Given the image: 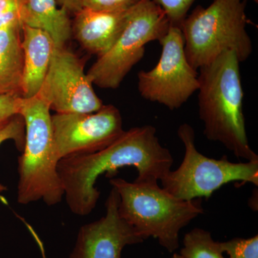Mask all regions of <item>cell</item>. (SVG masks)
Returning <instances> with one entry per match:
<instances>
[{
    "mask_svg": "<svg viewBox=\"0 0 258 258\" xmlns=\"http://www.w3.org/2000/svg\"><path fill=\"white\" fill-rule=\"evenodd\" d=\"M173 162L170 151L161 145L156 128L146 125L124 131L98 152L61 159L57 170L70 210L86 216L101 196L95 185L102 174L106 173L111 178L120 168L132 166L138 172L136 181L158 182L171 171Z\"/></svg>",
    "mask_w": 258,
    "mask_h": 258,
    "instance_id": "obj_1",
    "label": "cell"
},
{
    "mask_svg": "<svg viewBox=\"0 0 258 258\" xmlns=\"http://www.w3.org/2000/svg\"><path fill=\"white\" fill-rule=\"evenodd\" d=\"M240 64L235 52L227 51L199 69V116L209 140L220 142L239 159L258 160L246 132Z\"/></svg>",
    "mask_w": 258,
    "mask_h": 258,
    "instance_id": "obj_2",
    "label": "cell"
},
{
    "mask_svg": "<svg viewBox=\"0 0 258 258\" xmlns=\"http://www.w3.org/2000/svg\"><path fill=\"white\" fill-rule=\"evenodd\" d=\"M119 195L118 213L144 240L153 237L168 252L179 247V232L204 213L201 199L179 200L158 182L110 180Z\"/></svg>",
    "mask_w": 258,
    "mask_h": 258,
    "instance_id": "obj_3",
    "label": "cell"
},
{
    "mask_svg": "<svg viewBox=\"0 0 258 258\" xmlns=\"http://www.w3.org/2000/svg\"><path fill=\"white\" fill-rule=\"evenodd\" d=\"M20 115L25 125L23 154L18 157L17 201L20 205L43 202L54 206L64 190L57 166L50 107L40 97L23 98Z\"/></svg>",
    "mask_w": 258,
    "mask_h": 258,
    "instance_id": "obj_4",
    "label": "cell"
},
{
    "mask_svg": "<svg viewBox=\"0 0 258 258\" xmlns=\"http://www.w3.org/2000/svg\"><path fill=\"white\" fill-rule=\"evenodd\" d=\"M248 23L243 0H214L208 8L198 7L179 26L188 62L198 71L227 51L244 62L252 52Z\"/></svg>",
    "mask_w": 258,
    "mask_h": 258,
    "instance_id": "obj_5",
    "label": "cell"
},
{
    "mask_svg": "<svg viewBox=\"0 0 258 258\" xmlns=\"http://www.w3.org/2000/svg\"><path fill=\"white\" fill-rule=\"evenodd\" d=\"M178 137L184 146V157L175 171L161 180L162 188L179 200L190 201L209 198L224 185L233 181L258 185V160L231 162L225 157L211 159L195 147V130L188 123L178 128Z\"/></svg>",
    "mask_w": 258,
    "mask_h": 258,
    "instance_id": "obj_6",
    "label": "cell"
},
{
    "mask_svg": "<svg viewBox=\"0 0 258 258\" xmlns=\"http://www.w3.org/2000/svg\"><path fill=\"white\" fill-rule=\"evenodd\" d=\"M169 20L154 0H142L131 9L124 28L113 47L98 57L87 76L93 84L115 89L143 58L145 46L159 40L169 28Z\"/></svg>",
    "mask_w": 258,
    "mask_h": 258,
    "instance_id": "obj_7",
    "label": "cell"
},
{
    "mask_svg": "<svg viewBox=\"0 0 258 258\" xmlns=\"http://www.w3.org/2000/svg\"><path fill=\"white\" fill-rule=\"evenodd\" d=\"M159 42L160 59L154 69L139 73V92L147 101L178 109L198 91V74L186 59L179 27L169 25Z\"/></svg>",
    "mask_w": 258,
    "mask_h": 258,
    "instance_id": "obj_8",
    "label": "cell"
},
{
    "mask_svg": "<svg viewBox=\"0 0 258 258\" xmlns=\"http://www.w3.org/2000/svg\"><path fill=\"white\" fill-rule=\"evenodd\" d=\"M51 120L60 160L101 151L124 132L119 110L113 105H103L93 113H55Z\"/></svg>",
    "mask_w": 258,
    "mask_h": 258,
    "instance_id": "obj_9",
    "label": "cell"
},
{
    "mask_svg": "<svg viewBox=\"0 0 258 258\" xmlns=\"http://www.w3.org/2000/svg\"><path fill=\"white\" fill-rule=\"evenodd\" d=\"M37 96L56 113H93L104 105L95 93L83 62L66 47H55Z\"/></svg>",
    "mask_w": 258,
    "mask_h": 258,
    "instance_id": "obj_10",
    "label": "cell"
},
{
    "mask_svg": "<svg viewBox=\"0 0 258 258\" xmlns=\"http://www.w3.org/2000/svg\"><path fill=\"white\" fill-rule=\"evenodd\" d=\"M119 195L112 187L106 202V215L79 229L69 258H122L126 246L144 240L118 213Z\"/></svg>",
    "mask_w": 258,
    "mask_h": 258,
    "instance_id": "obj_11",
    "label": "cell"
},
{
    "mask_svg": "<svg viewBox=\"0 0 258 258\" xmlns=\"http://www.w3.org/2000/svg\"><path fill=\"white\" fill-rule=\"evenodd\" d=\"M132 8L121 12H103L83 8L75 14L76 38L91 53L98 57L104 55L124 28Z\"/></svg>",
    "mask_w": 258,
    "mask_h": 258,
    "instance_id": "obj_12",
    "label": "cell"
},
{
    "mask_svg": "<svg viewBox=\"0 0 258 258\" xmlns=\"http://www.w3.org/2000/svg\"><path fill=\"white\" fill-rule=\"evenodd\" d=\"M23 51V98L37 96L48 71L55 46L47 32L21 27Z\"/></svg>",
    "mask_w": 258,
    "mask_h": 258,
    "instance_id": "obj_13",
    "label": "cell"
},
{
    "mask_svg": "<svg viewBox=\"0 0 258 258\" xmlns=\"http://www.w3.org/2000/svg\"><path fill=\"white\" fill-rule=\"evenodd\" d=\"M21 26L47 32L56 48L64 47L72 35L69 15L57 7V0H18Z\"/></svg>",
    "mask_w": 258,
    "mask_h": 258,
    "instance_id": "obj_14",
    "label": "cell"
},
{
    "mask_svg": "<svg viewBox=\"0 0 258 258\" xmlns=\"http://www.w3.org/2000/svg\"><path fill=\"white\" fill-rule=\"evenodd\" d=\"M21 25L0 29V96L23 97V51Z\"/></svg>",
    "mask_w": 258,
    "mask_h": 258,
    "instance_id": "obj_15",
    "label": "cell"
},
{
    "mask_svg": "<svg viewBox=\"0 0 258 258\" xmlns=\"http://www.w3.org/2000/svg\"><path fill=\"white\" fill-rule=\"evenodd\" d=\"M180 254L184 258H225L220 242L209 231L195 228L184 235Z\"/></svg>",
    "mask_w": 258,
    "mask_h": 258,
    "instance_id": "obj_16",
    "label": "cell"
},
{
    "mask_svg": "<svg viewBox=\"0 0 258 258\" xmlns=\"http://www.w3.org/2000/svg\"><path fill=\"white\" fill-rule=\"evenodd\" d=\"M222 252L227 258H258V236L249 238H234L220 242Z\"/></svg>",
    "mask_w": 258,
    "mask_h": 258,
    "instance_id": "obj_17",
    "label": "cell"
},
{
    "mask_svg": "<svg viewBox=\"0 0 258 258\" xmlns=\"http://www.w3.org/2000/svg\"><path fill=\"white\" fill-rule=\"evenodd\" d=\"M25 139V125L23 116L17 115L9 124L0 132V146L7 141H14L18 150L23 152ZM7 187L0 183V194L6 191Z\"/></svg>",
    "mask_w": 258,
    "mask_h": 258,
    "instance_id": "obj_18",
    "label": "cell"
},
{
    "mask_svg": "<svg viewBox=\"0 0 258 258\" xmlns=\"http://www.w3.org/2000/svg\"><path fill=\"white\" fill-rule=\"evenodd\" d=\"M195 0H154L163 10L170 25L179 27Z\"/></svg>",
    "mask_w": 258,
    "mask_h": 258,
    "instance_id": "obj_19",
    "label": "cell"
},
{
    "mask_svg": "<svg viewBox=\"0 0 258 258\" xmlns=\"http://www.w3.org/2000/svg\"><path fill=\"white\" fill-rule=\"evenodd\" d=\"M23 97L15 94L0 96V132L20 115Z\"/></svg>",
    "mask_w": 258,
    "mask_h": 258,
    "instance_id": "obj_20",
    "label": "cell"
},
{
    "mask_svg": "<svg viewBox=\"0 0 258 258\" xmlns=\"http://www.w3.org/2000/svg\"><path fill=\"white\" fill-rule=\"evenodd\" d=\"M142 0H84L83 8L97 11L121 12L129 10Z\"/></svg>",
    "mask_w": 258,
    "mask_h": 258,
    "instance_id": "obj_21",
    "label": "cell"
},
{
    "mask_svg": "<svg viewBox=\"0 0 258 258\" xmlns=\"http://www.w3.org/2000/svg\"><path fill=\"white\" fill-rule=\"evenodd\" d=\"M83 1L84 0H57V3H60L61 8L74 14L82 9Z\"/></svg>",
    "mask_w": 258,
    "mask_h": 258,
    "instance_id": "obj_22",
    "label": "cell"
},
{
    "mask_svg": "<svg viewBox=\"0 0 258 258\" xmlns=\"http://www.w3.org/2000/svg\"><path fill=\"white\" fill-rule=\"evenodd\" d=\"M15 10H18V3L15 0H0V18Z\"/></svg>",
    "mask_w": 258,
    "mask_h": 258,
    "instance_id": "obj_23",
    "label": "cell"
},
{
    "mask_svg": "<svg viewBox=\"0 0 258 258\" xmlns=\"http://www.w3.org/2000/svg\"><path fill=\"white\" fill-rule=\"evenodd\" d=\"M170 258H184L179 253H174Z\"/></svg>",
    "mask_w": 258,
    "mask_h": 258,
    "instance_id": "obj_24",
    "label": "cell"
},
{
    "mask_svg": "<svg viewBox=\"0 0 258 258\" xmlns=\"http://www.w3.org/2000/svg\"><path fill=\"white\" fill-rule=\"evenodd\" d=\"M252 1H253L254 3H258V0H252Z\"/></svg>",
    "mask_w": 258,
    "mask_h": 258,
    "instance_id": "obj_25",
    "label": "cell"
},
{
    "mask_svg": "<svg viewBox=\"0 0 258 258\" xmlns=\"http://www.w3.org/2000/svg\"><path fill=\"white\" fill-rule=\"evenodd\" d=\"M15 1H16V2H17V3H18V0H15Z\"/></svg>",
    "mask_w": 258,
    "mask_h": 258,
    "instance_id": "obj_26",
    "label": "cell"
}]
</instances>
